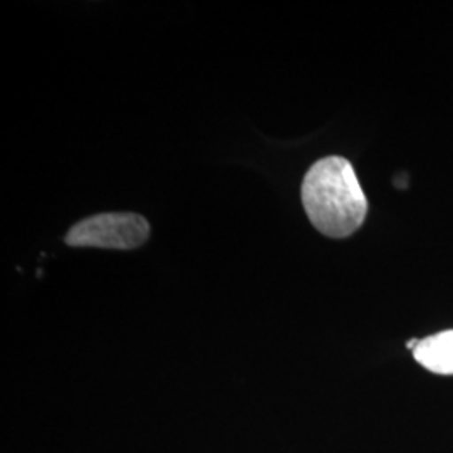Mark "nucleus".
<instances>
[{"label":"nucleus","instance_id":"f257e3e1","mask_svg":"<svg viewBox=\"0 0 453 453\" xmlns=\"http://www.w3.org/2000/svg\"><path fill=\"white\" fill-rule=\"evenodd\" d=\"M301 196L311 224L331 239L353 235L368 213L357 172L342 157L314 163L303 181Z\"/></svg>","mask_w":453,"mask_h":453},{"label":"nucleus","instance_id":"f03ea898","mask_svg":"<svg viewBox=\"0 0 453 453\" xmlns=\"http://www.w3.org/2000/svg\"><path fill=\"white\" fill-rule=\"evenodd\" d=\"M150 224L145 217L131 211H110L88 217L65 234L71 247H97L133 250L148 241Z\"/></svg>","mask_w":453,"mask_h":453},{"label":"nucleus","instance_id":"7ed1b4c3","mask_svg":"<svg viewBox=\"0 0 453 453\" xmlns=\"http://www.w3.org/2000/svg\"><path fill=\"white\" fill-rule=\"evenodd\" d=\"M413 357L428 372L453 374V329L418 341Z\"/></svg>","mask_w":453,"mask_h":453}]
</instances>
